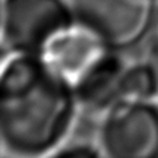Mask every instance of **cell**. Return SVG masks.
Returning a JSON list of instances; mask_svg holds the SVG:
<instances>
[{
  "instance_id": "obj_1",
  "label": "cell",
  "mask_w": 158,
  "mask_h": 158,
  "mask_svg": "<svg viewBox=\"0 0 158 158\" xmlns=\"http://www.w3.org/2000/svg\"><path fill=\"white\" fill-rule=\"evenodd\" d=\"M82 114L73 84L38 53H3L0 143L9 158H45Z\"/></svg>"
},
{
  "instance_id": "obj_2",
  "label": "cell",
  "mask_w": 158,
  "mask_h": 158,
  "mask_svg": "<svg viewBox=\"0 0 158 158\" xmlns=\"http://www.w3.org/2000/svg\"><path fill=\"white\" fill-rule=\"evenodd\" d=\"M97 118L95 141L106 158H158V100H122Z\"/></svg>"
},
{
  "instance_id": "obj_3",
  "label": "cell",
  "mask_w": 158,
  "mask_h": 158,
  "mask_svg": "<svg viewBox=\"0 0 158 158\" xmlns=\"http://www.w3.org/2000/svg\"><path fill=\"white\" fill-rule=\"evenodd\" d=\"M70 0H2L3 53H38L75 22Z\"/></svg>"
},
{
  "instance_id": "obj_4",
  "label": "cell",
  "mask_w": 158,
  "mask_h": 158,
  "mask_svg": "<svg viewBox=\"0 0 158 158\" xmlns=\"http://www.w3.org/2000/svg\"><path fill=\"white\" fill-rule=\"evenodd\" d=\"M70 5L79 23L122 50L143 34L152 7L148 0H70Z\"/></svg>"
},
{
  "instance_id": "obj_5",
  "label": "cell",
  "mask_w": 158,
  "mask_h": 158,
  "mask_svg": "<svg viewBox=\"0 0 158 158\" xmlns=\"http://www.w3.org/2000/svg\"><path fill=\"white\" fill-rule=\"evenodd\" d=\"M127 62L122 48L108 47L72 82L82 113L98 117L120 101L122 78Z\"/></svg>"
},
{
  "instance_id": "obj_6",
  "label": "cell",
  "mask_w": 158,
  "mask_h": 158,
  "mask_svg": "<svg viewBox=\"0 0 158 158\" xmlns=\"http://www.w3.org/2000/svg\"><path fill=\"white\" fill-rule=\"evenodd\" d=\"M108 47L111 45H108L92 29L75 21L51 40L43 56L57 72L73 82Z\"/></svg>"
},
{
  "instance_id": "obj_7",
  "label": "cell",
  "mask_w": 158,
  "mask_h": 158,
  "mask_svg": "<svg viewBox=\"0 0 158 158\" xmlns=\"http://www.w3.org/2000/svg\"><path fill=\"white\" fill-rule=\"evenodd\" d=\"M122 100H158V63L155 60L129 59L122 78L120 101Z\"/></svg>"
},
{
  "instance_id": "obj_8",
  "label": "cell",
  "mask_w": 158,
  "mask_h": 158,
  "mask_svg": "<svg viewBox=\"0 0 158 158\" xmlns=\"http://www.w3.org/2000/svg\"><path fill=\"white\" fill-rule=\"evenodd\" d=\"M45 158H106L97 141L68 139Z\"/></svg>"
},
{
  "instance_id": "obj_9",
  "label": "cell",
  "mask_w": 158,
  "mask_h": 158,
  "mask_svg": "<svg viewBox=\"0 0 158 158\" xmlns=\"http://www.w3.org/2000/svg\"><path fill=\"white\" fill-rule=\"evenodd\" d=\"M148 2H151V3L154 5V3H155V2H158V0H148Z\"/></svg>"
}]
</instances>
